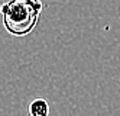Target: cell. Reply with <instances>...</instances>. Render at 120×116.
<instances>
[{
    "label": "cell",
    "mask_w": 120,
    "mask_h": 116,
    "mask_svg": "<svg viewBox=\"0 0 120 116\" xmlns=\"http://www.w3.org/2000/svg\"><path fill=\"white\" fill-rule=\"evenodd\" d=\"M29 115L30 116H48L49 115V103L46 99H35L29 103Z\"/></svg>",
    "instance_id": "2"
},
{
    "label": "cell",
    "mask_w": 120,
    "mask_h": 116,
    "mask_svg": "<svg viewBox=\"0 0 120 116\" xmlns=\"http://www.w3.org/2000/svg\"><path fill=\"white\" fill-rule=\"evenodd\" d=\"M44 3L41 0H9L0 6L4 29L13 36H26L36 28Z\"/></svg>",
    "instance_id": "1"
}]
</instances>
